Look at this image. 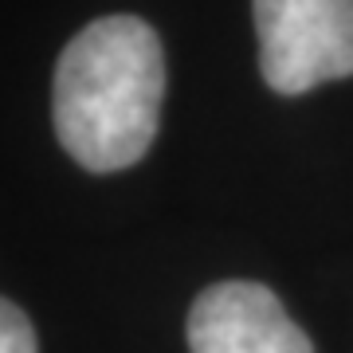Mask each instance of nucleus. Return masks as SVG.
Listing matches in <instances>:
<instances>
[{
    "label": "nucleus",
    "mask_w": 353,
    "mask_h": 353,
    "mask_svg": "<svg viewBox=\"0 0 353 353\" xmlns=\"http://www.w3.org/2000/svg\"><path fill=\"white\" fill-rule=\"evenodd\" d=\"M189 353H314L263 283H216L189 310Z\"/></svg>",
    "instance_id": "7ed1b4c3"
},
{
    "label": "nucleus",
    "mask_w": 353,
    "mask_h": 353,
    "mask_svg": "<svg viewBox=\"0 0 353 353\" xmlns=\"http://www.w3.org/2000/svg\"><path fill=\"white\" fill-rule=\"evenodd\" d=\"M259 71L279 94L353 75V0H252Z\"/></svg>",
    "instance_id": "f03ea898"
},
{
    "label": "nucleus",
    "mask_w": 353,
    "mask_h": 353,
    "mask_svg": "<svg viewBox=\"0 0 353 353\" xmlns=\"http://www.w3.org/2000/svg\"><path fill=\"white\" fill-rule=\"evenodd\" d=\"M165 94L161 39L138 16H106L79 32L55 67V134L90 173H118L157 138Z\"/></svg>",
    "instance_id": "f257e3e1"
},
{
    "label": "nucleus",
    "mask_w": 353,
    "mask_h": 353,
    "mask_svg": "<svg viewBox=\"0 0 353 353\" xmlns=\"http://www.w3.org/2000/svg\"><path fill=\"white\" fill-rule=\"evenodd\" d=\"M0 353H39L28 314L8 299H0Z\"/></svg>",
    "instance_id": "20e7f679"
}]
</instances>
